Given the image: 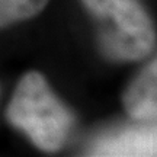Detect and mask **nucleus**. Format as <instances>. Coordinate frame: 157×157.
I'll return each instance as SVG.
<instances>
[{"label":"nucleus","instance_id":"obj_5","mask_svg":"<svg viewBox=\"0 0 157 157\" xmlns=\"http://www.w3.org/2000/svg\"><path fill=\"white\" fill-rule=\"evenodd\" d=\"M48 0H0V28L39 15Z\"/></svg>","mask_w":157,"mask_h":157},{"label":"nucleus","instance_id":"obj_2","mask_svg":"<svg viewBox=\"0 0 157 157\" xmlns=\"http://www.w3.org/2000/svg\"><path fill=\"white\" fill-rule=\"evenodd\" d=\"M101 19L102 52L117 61H138L153 51L156 35L146 9L138 0H82Z\"/></svg>","mask_w":157,"mask_h":157},{"label":"nucleus","instance_id":"obj_3","mask_svg":"<svg viewBox=\"0 0 157 157\" xmlns=\"http://www.w3.org/2000/svg\"><path fill=\"white\" fill-rule=\"evenodd\" d=\"M157 64L151 61L124 95V108L129 117L140 121L156 119L157 113Z\"/></svg>","mask_w":157,"mask_h":157},{"label":"nucleus","instance_id":"obj_4","mask_svg":"<svg viewBox=\"0 0 157 157\" xmlns=\"http://www.w3.org/2000/svg\"><path fill=\"white\" fill-rule=\"evenodd\" d=\"M96 156H154L156 131L132 129L99 141L92 148Z\"/></svg>","mask_w":157,"mask_h":157},{"label":"nucleus","instance_id":"obj_1","mask_svg":"<svg viewBox=\"0 0 157 157\" xmlns=\"http://www.w3.org/2000/svg\"><path fill=\"white\" fill-rule=\"evenodd\" d=\"M6 119L42 151L60 150L74 124L73 113L38 71H29L19 80Z\"/></svg>","mask_w":157,"mask_h":157}]
</instances>
